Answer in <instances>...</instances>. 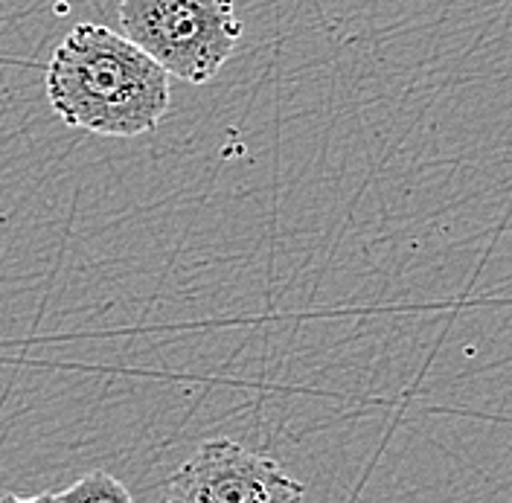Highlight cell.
I'll return each mask as SVG.
<instances>
[{
  "label": "cell",
  "mask_w": 512,
  "mask_h": 503,
  "mask_svg": "<svg viewBox=\"0 0 512 503\" xmlns=\"http://www.w3.org/2000/svg\"><path fill=\"white\" fill-rule=\"evenodd\" d=\"M0 501L12 503H111V501H131V492L108 472H88L82 474L73 486L56 489V492H38V495H6Z\"/></svg>",
  "instance_id": "4"
},
{
  "label": "cell",
  "mask_w": 512,
  "mask_h": 503,
  "mask_svg": "<svg viewBox=\"0 0 512 503\" xmlns=\"http://www.w3.org/2000/svg\"><path fill=\"white\" fill-rule=\"evenodd\" d=\"M306 486L265 454L233 440H207L166 480L169 503H294Z\"/></svg>",
  "instance_id": "3"
},
{
  "label": "cell",
  "mask_w": 512,
  "mask_h": 503,
  "mask_svg": "<svg viewBox=\"0 0 512 503\" xmlns=\"http://www.w3.org/2000/svg\"><path fill=\"white\" fill-rule=\"evenodd\" d=\"M169 73L128 35L79 24L53 50L47 99L64 126L99 137H140L169 111Z\"/></svg>",
  "instance_id": "1"
},
{
  "label": "cell",
  "mask_w": 512,
  "mask_h": 503,
  "mask_svg": "<svg viewBox=\"0 0 512 503\" xmlns=\"http://www.w3.org/2000/svg\"><path fill=\"white\" fill-rule=\"evenodd\" d=\"M120 32L175 79L210 82L242 38L236 0H120Z\"/></svg>",
  "instance_id": "2"
}]
</instances>
